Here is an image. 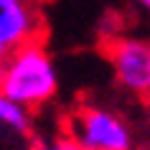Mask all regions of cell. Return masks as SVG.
I'll return each instance as SVG.
<instances>
[{
    "label": "cell",
    "mask_w": 150,
    "mask_h": 150,
    "mask_svg": "<svg viewBox=\"0 0 150 150\" xmlns=\"http://www.w3.org/2000/svg\"><path fill=\"white\" fill-rule=\"evenodd\" d=\"M38 150H81V148H79L74 140H71L66 132H61V135H54L51 140H46Z\"/></svg>",
    "instance_id": "cell-6"
},
{
    "label": "cell",
    "mask_w": 150,
    "mask_h": 150,
    "mask_svg": "<svg viewBox=\"0 0 150 150\" xmlns=\"http://www.w3.org/2000/svg\"><path fill=\"white\" fill-rule=\"evenodd\" d=\"M137 3H140L142 8H148V5H150V0H137Z\"/></svg>",
    "instance_id": "cell-8"
},
{
    "label": "cell",
    "mask_w": 150,
    "mask_h": 150,
    "mask_svg": "<svg viewBox=\"0 0 150 150\" xmlns=\"http://www.w3.org/2000/svg\"><path fill=\"white\" fill-rule=\"evenodd\" d=\"M31 112L21 104L10 102L8 97L0 92V127L13 135H28L31 132Z\"/></svg>",
    "instance_id": "cell-5"
},
{
    "label": "cell",
    "mask_w": 150,
    "mask_h": 150,
    "mask_svg": "<svg viewBox=\"0 0 150 150\" xmlns=\"http://www.w3.org/2000/svg\"><path fill=\"white\" fill-rule=\"evenodd\" d=\"M21 0H0V10H5V8H13V5H18Z\"/></svg>",
    "instance_id": "cell-7"
},
{
    "label": "cell",
    "mask_w": 150,
    "mask_h": 150,
    "mask_svg": "<svg viewBox=\"0 0 150 150\" xmlns=\"http://www.w3.org/2000/svg\"><path fill=\"white\" fill-rule=\"evenodd\" d=\"M115 79L125 92L145 97L150 89V43L145 38H112L104 46Z\"/></svg>",
    "instance_id": "cell-3"
},
{
    "label": "cell",
    "mask_w": 150,
    "mask_h": 150,
    "mask_svg": "<svg viewBox=\"0 0 150 150\" xmlns=\"http://www.w3.org/2000/svg\"><path fill=\"white\" fill-rule=\"evenodd\" d=\"M64 132L81 150H135V135L117 112L81 104L64 122Z\"/></svg>",
    "instance_id": "cell-2"
},
{
    "label": "cell",
    "mask_w": 150,
    "mask_h": 150,
    "mask_svg": "<svg viewBox=\"0 0 150 150\" xmlns=\"http://www.w3.org/2000/svg\"><path fill=\"white\" fill-rule=\"evenodd\" d=\"M0 92L28 112L56 97L59 74L41 41H28L8 56V61L0 66Z\"/></svg>",
    "instance_id": "cell-1"
},
{
    "label": "cell",
    "mask_w": 150,
    "mask_h": 150,
    "mask_svg": "<svg viewBox=\"0 0 150 150\" xmlns=\"http://www.w3.org/2000/svg\"><path fill=\"white\" fill-rule=\"evenodd\" d=\"M41 28L38 10L28 0H21L13 8L0 10V66L8 61V56L28 41H38L36 33Z\"/></svg>",
    "instance_id": "cell-4"
}]
</instances>
